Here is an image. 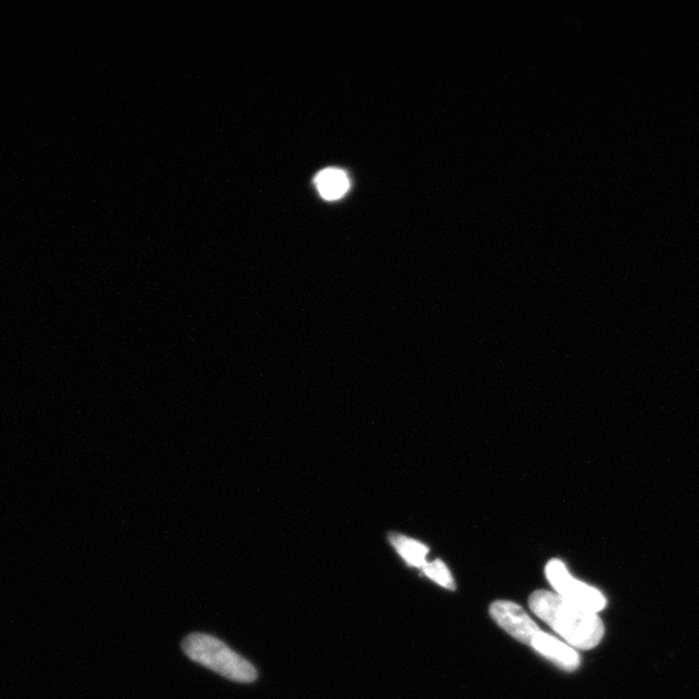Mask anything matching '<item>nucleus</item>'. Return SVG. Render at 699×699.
Masks as SVG:
<instances>
[{
  "label": "nucleus",
  "mask_w": 699,
  "mask_h": 699,
  "mask_svg": "<svg viewBox=\"0 0 699 699\" xmlns=\"http://www.w3.org/2000/svg\"><path fill=\"white\" fill-rule=\"evenodd\" d=\"M182 648L190 659L228 680L249 684L258 678L256 667L217 637L191 634L183 639Z\"/></svg>",
  "instance_id": "obj_2"
},
{
  "label": "nucleus",
  "mask_w": 699,
  "mask_h": 699,
  "mask_svg": "<svg viewBox=\"0 0 699 699\" xmlns=\"http://www.w3.org/2000/svg\"><path fill=\"white\" fill-rule=\"evenodd\" d=\"M531 612L578 649L596 648L605 634L598 613L580 607L548 591L534 592L529 599Z\"/></svg>",
  "instance_id": "obj_1"
},
{
  "label": "nucleus",
  "mask_w": 699,
  "mask_h": 699,
  "mask_svg": "<svg viewBox=\"0 0 699 699\" xmlns=\"http://www.w3.org/2000/svg\"><path fill=\"white\" fill-rule=\"evenodd\" d=\"M546 574L550 585L553 587L559 596L572 602L580 607L599 613L606 606L604 594L593 587L580 582L572 578L564 563L552 560L547 564Z\"/></svg>",
  "instance_id": "obj_3"
},
{
  "label": "nucleus",
  "mask_w": 699,
  "mask_h": 699,
  "mask_svg": "<svg viewBox=\"0 0 699 699\" xmlns=\"http://www.w3.org/2000/svg\"><path fill=\"white\" fill-rule=\"evenodd\" d=\"M315 184L323 198L333 201L344 197L350 189L346 173L338 169H325L315 178Z\"/></svg>",
  "instance_id": "obj_6"
},
{
  "label": "nucleus",
  "mask_w": 699,
  "mask_h": 699,
  "mask_svg": "<svg viewBox=\"0 0 699 699\" xmlns=\"http://www.w3.org/2000/svg\"><path fill=\"white\" fill-rule=\"evenodd\" d=\"M390 541L394 548L398 550V553L404 557L408 563L412 564V567L423 568L428 563L427 555L429 553V549L421 545V542L406 538L399 534L390 535Z\"/></svg>",
  "instance_id": "obj_7"
},
{
  "label": "nucleus",
  "mask_w": 699,
  "mask_h": 699,
  "mask_svg": "<svg viewBox=\"0 0 699 699\" xmlns=\"http://www.w3.org/2000/svg\"><path fill=\"white\" fill-rule=\"evenodd\" d=\"M533 648L552 660L553 664L560 666L567 671H574L580 665V657L576 649H572L570 645L560 642L559 638L539 632L535 636L531 644Z\"/></svg>",
  "instance_id": "obj_5"
},
{
  "label": "nucleus",
  "mask_w": 699,
  "mask_h": 699,
  "mask_svg": "<svg viewBox=\"0 0 699 699\" xmlns=\"http://www.w3.org/2000/svg\"><path fill=\"white\" fill-rule=\"evenodd\" d=\"M422 570L426 572L427 577L434 580L435 583L444 587V589L455 590V580H453L448 567H445L441 560L430 563L428 562Z\"/></svg>",
  "instance_id": "obj_8"
},
{
  "label": "nucleus",
  "mask_w": 699,
  "mask_h": 699,
  "mask_svg": "<svg viewBox=\"0 0 699 699\" xmlns=\"http://www.w3.org/2000/svg\"><path fill=\"white\" fill-rule=\"evenodd\" d=\"M491 616L499 626L519 643L531 645L540 632L523 607L509 601H496L490 607Z\"/></svg>",
  "instance_id": "obj_4"
}]
</instances>
